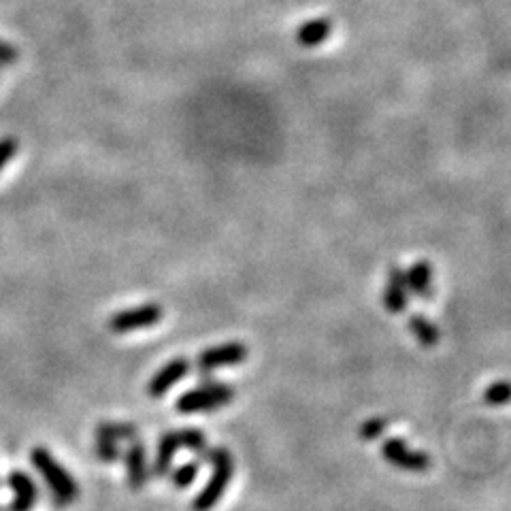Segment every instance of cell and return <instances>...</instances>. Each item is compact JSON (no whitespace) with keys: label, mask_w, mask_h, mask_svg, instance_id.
Segmentation results:
<instances>
[{"label":"cell","mask_w":511,"mask_h":511,"mask_svg":"<svg viewBox=\"0 0 511 511\" xmlns=\"http://www.w3.org/2000/svg\"><path fill=\"white\" fill-rule=\"evenodd\" d=\"M31 462L32 467L41 473V478L45 479L47 488L51 490V498H54L56 507H68L79 498V486L73 479L67 469L51 456L50 450L45 448H34L31 452Z\"/></svg>","instance_id":"6da1fadb"},{"label":"cell","mask_w":511,"mask_h":511,"mask_svg":"<svg viewBox=\"0 0 511 511\" xmlns=\"http://www.w3.org/2000/svg\"><path fill=\"white\" fill-rule=\"evenodd\" d=\"M207 461L214 465V473L205 488L198 492L196 498L192 501V511H211L217 503L222 501L224 492L231 484L234 473V458L228 448H214L209 450Z\"/></svg>","instance_id":"7a4b0ae2"},{"label":"cell","mask_w":511,"mask_h":511,"mask_svg":"<svg viewBox=\"0 0 511 511\" xmlns=\"http://www.w3.org/2000/svg\"><path fill=\"white\" fill-rule=\"evenodd\" d=\"M233 398V386L220 384V381H207V384L184 392V395L178 398V403H175V409H178L181 415L209 414V411L224 407Z\"/></svg>","instance_id":"3957f363"},{"label":"cell","mask_w":511,"mask_h":511,"mask_svg":"<svg viewBox=\"0 0 511 511\" xmlns=\"http://www.w3.org/2000/svg\"><path fill=\"white\" fill-rule=\"evenodd\" d=\"M164 311L158 303L141 305V307L117 311L109 320V331L115 334H126L134 331H145V328L156 326L162 320Z\"/></svg>","instance_id":"277c9868"},{"label":"cell","mask_w":511,"mask_h":511,"mask_svg":"<svg viewBox=\"0 0 511 511\" xmlns=\"http://www.w3.org/2000/svg\"><path fill=\"white\" fill-rule=\"evenodd\" d=\"M248 358V348L239 341H233V343L224 345H215V348H209L198 354L196 358V371L201 373V378H207L215 371V369L222 367H233V364L245 362Z\"/></svg>","instance_id":"5b68a950"},{"label":"cell","mask_w":511,"mask_h":511,"mask_svg":"<svg viewBox=\"0 0 511 511\" xmlns=\"http://www.w3.org/2000/svg\"><path fill=\"white\" fill-rule=\"evenodd\" d=\"M381 456H384L390 465L403 469V471L420 473L431 469V456L424 454V452L411 450L409 445L398 437L388 439V442L381 445Z\"/></svg>","instance_id":"8992f818"},{"label":"cell","mask_w":511,"mask_h":511,"mask_svg":"<svg viewBox=\"0 0 511 511\" xmlns=\"http://www.w3.org/2000/svg\"><path fill=\"white\" fill-rule=\"evenodd\" d=\"M190 367H192V364H190V360H187V358H184V356L173 358V360L164 364L160 371H158L154 378L150 379L148 395L151 398H162L170 390V388H175L181 379L187 378V373H190Z\"/></svg>","instance_id":"52a82bcc"},{"label":"cell","mask_w":511,"mask_h":511,"mask_svg":"<svg viewBox=\"0 0 511 511\" xmlns=\"http://www.w3.org/2000/svg\"><path fill=\"white\" fill-rule=\"evenodd\" d=\"M9 488L14 490V498H11L7 511H32L39 503V486L26 471H11L7 478Z\"/></svg>","instance_id":"ba28073f"},{"label":"cell","mask_w":511,"mask_h":511,"mask_svg":"<svg viewBox=\"0 0 511 511\" xmlns=\"http://www.w3.org/2000/svg\"><path fill=\"white\" fill-rule=\"evenodd\" d=\"M124 465L128 475V486L132 490H141L150 479V467H148V454H145V445L141 439H132L124 454Z\"/></svg>","instance_id":"9c48e42d"},{"label":"cell","mask_w":511,"mask_h":511,"mask_svg":"<svg viewBox=\"0 0 511 511\" xmlns=\"http://www.w3.org/2000/svg\"><path fill=\"white\" fill-rule=\"evenodd\" d=\"M407 298H409V287L407 279H405V271L398 267H392L388 271V281L384 290V305L390 314H403L407 309Z\"/></svg>","instance_id":"30bf717a"},{"label":"cell","mask_w":511,"mask_h":511,"mask_svg":"<svg viewBox=\"0 0 511 511\" xmlns=\"http://www.w3.org/2000/svg\"><path fill=\"white\" fill-rule=\"evenodd\" d=\"M179 450H181V445H179L178 431H169V433H164L162 437H160V442H158L154 465H151L150 473L154 475L156 479L167 478V475L170 473V467H173L175 454H178Z\"/></svg>","instance_id":"8fae6325"},{"label":"cell","mask_w":511,"mask_h":511,"mask_svg":"<svg viewBox=\"0 0 511 511\" xmlns=\"http://www.w3.org/2000/svg\"><path fill=\"white\" fill-rule=\"evenodd\" d=\"M405 279H407L409 295L420 298L433 297V267L426 260H418L411 264L407 271H405Z\"/></svg>","instance_id":"7c38bea8"},{"label":"cell","mask_w":511,"mask_h":511,"mask_svg":"<svg viewBox=\"0 0 511 511\" xmlns=\"http://www.w3.org/2000/svg\"><path fill=\"white\" fill-rule=\"evenodd\" d=\"M139 437V428L131 422H101L94 431V442L122 443Z\"/></svg>","instance_id":"4fadbf2b"},{"label":"cell","mask_w":511,"mask_h":511,"mask_svg":"<svg viewBox=\"0 0 511 511\" xmlns=\"http://www.w3.org/2000/svg\"><path fill=\"white\" fill-rule=\"evenodd\" d=\"M331 32H333V22L326 20V17H320V20H311L307 23H303L297 32V41L301 47H315L324 43V41L331 37Z\"/></svg>","instance_id":"5bb4252c"},{"label":"cell","mask_w":511,"mask_h":511,"mask_svg":"<svg viewBox=\"0 0 511 511\" xmlns=\"http://www.w3.org/2000/svg\"><path fill=\"white\" fill-rule=\"evenodd\" d=\"M178 437H179V445L181 448L190 450L192 454H196L201 461H207V454H209V442H207V434L196 431V428H181L178 431Z\"/></svg>","instance_id":"9a60e30c"},{"label":"cell","mask_w":511,"mask_h":511,"mask_svg":"<svg viewBox=\"0 0 511 511\" xmlns=\"http://www.w3.org/2000/svg\"><path fill=\"white\" fill-rule=\"evenodd\" d=\"M409 331L415 334L420 345L424 348H434L439 343V328L433 324L424 315H411L409 318Z\"/></svg>","instance_id":"2e32d148"},{"label":"cell","mask_w":511,"mask_h":511,"mask_svg":"<svg viewBox=\"0 0 511 511\" xmlns=\"http://www.w3.org/2000/svg\"><path fill=\"white\" fill-rule=\"evenodd\" d=\"M198 469H201L198 462H186V465L178 467L173 473H170V484H173L178 490L190 488L194 479L198 478Z\"/></svg>","instance_id":"e0dca14e"},{"label":"cell","mask_w":511,"mask_h":511,"mask_svg":"<svg viewBox=\"0 0 511 511\" xmlns=\"http://www.w3.org/2000/svg\"><path fill=\"white\" fill-rule=\"evenodd\" d=\"M511 401V384L509 381H495L486 388L484 403L498 407V405H507Z\"/></svg>","instance_id":"ac0fdd59"},{"label":"cell","mask_w":511,"mask_h":511,"mask_svg":"<svg viewBox=\"0 0 511 511\" xmlns=\"http://www.w3.org/2000/svg\"><path fill=\"white\" fill-rule=\"evenodd\" d=\"M94 456L105 465H114L122 458L120 443H107V442H94Z\"/></svg>","instance_id":"d6986e66"},{"label":"cell","mask_w":511,"mask_h":511,"mask_svg":"<svg viewBox=\"0 0 511 511\" xmlns=\"http://www.w3.org/2000/svg\"><path fill=\"white\" fill-rule=\"evenodd\" d=\"M386 426H388V422L384 418H371V420H367L364 424L360 426V437L364 439V442H373V439H378L381 437V433L386 431Z\"/></svg>","instance_id":"ffe728a7"},{"label":"cell","mask_w":511,"mask_h":511,"mask_svg":"<svg viewBox=\"0 0 511 511\" xmlns=\"http://www.w3.org/2000/svg\"><path fill=\"white\" fill-rule=\"evenodd\" d=\"M17 150H20V143H17V139H14V137L0 139V173H3V169L11 162V158L17 154Z\"/></svg>","instance_id":"44dd1931"},{"label":"cell","mask_w":511,"mask_h":511,"mask_svg":"<svg viewBox=\"0 0 511 511\" xmlns=\"http://www.w3.org/2000/svg\"><path fill=\"white\" fill-rule=\"evenodd\" d=\"M20 60V51L7 41H0V67H11Z\"/></svg>","instance_id":"7402d4cb"},{"label":"cell","mask_w":511,"mask_h":511,"mask_svg":"<svg viewBox=\"0 0 511 511\" xmlns=\"http://www.w3.org/2000/svg\"><path fill=\"white\" fill-rule=\"evenodd\" d=\"M0 511H3V507H0Z\"/></svg>","instance_id":"603a6c76"}]
</instances>
